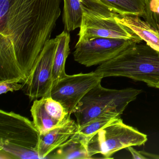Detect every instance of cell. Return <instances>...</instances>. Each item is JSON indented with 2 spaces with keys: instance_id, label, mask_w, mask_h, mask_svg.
<instances>
[{
  "instance_id": "cell-1",
  "label": "cell",
  "mask_w": 159,
  "mask_h": 159,
  "mask_svg": "<svg viewBox=\"0 0 159 159\" xmlns=\"http://www.w3.org/2000/svg\"><path fill=\"white\" fill-rule=\"evenodd\" d=\"M61 2L0 0V82L28 79L51 39L61 14Z\"/></svg>"
},
{
  "instance_id": "cell-2",
  "label": "cell",
  "mask_w": 159,
  "mask_h": 159,
  "mask_svg": "<svg viewBox=\"0 0 159 159\" xmlns=\"http://www.w3.org/2000/svg\"><path fill=\"white\" fill-rule=\"evenodd\" d=\"M94 71L103 78L126 77L155 88L159 82V52L146 43H134L99 65Z\"/></svg>"
},
{
  "instance_id": "cell-3",
  "label": "cell",
  "mask_w": 159,
  "mask_h": 159,
  "mask_svg": "<svg viewBox=\"0 0 159 159\" xmlns=\"http://www.w3.org/2000/svg\"><path fill=\"white\" fill-rule=\"evenodd\" d=\"M142 92L133 88L108 89L99 83L83 98L73 111L79 127L105 114L121 116Z\"/></svg>"
},
{
  "instance_id": "cell-4",
  "label": "cell",
  "mask_w": 159,
  "mask_h": 159,
  "mask_svg": "<svg viewBox=\"0 0 159 159\" xmlns=\"http://www.w3.org/2000/svg\"><path fill=\"white\" fill-rule=\"evenodd\" d=\"M39 136L33 121L13 111L1 110L0 150L12 159H32Z\"/></svg>"
},
{
  "instance_id": "cell-5",
  "label": "cell",
  "mask_w": 159,
  "mask_h": 159,
  "mask_svg": "<svg viewBox=\"0 0 159 159\" xmlns=\"http://www.w3.org/2000/svg\"><path fill=\"white\" fill-rule=\"evenodd\" d=\"M148 140L147 135L136 128L127 125L120 118L98 131L90 139L87 146L90 158L101 154L105 159L130 146H140Z\"/></svg>"
},
{
  "instance_id": "cell-6",
  "label": "cell",
  "mask_w": 159,
  "mask_h": 159,
  "mask_svg": "<svg viewBox=\"0 0 159 159\" xmlns=\"http://www.w3.org/2000/svg\"><path fill=\"white\" fill-rule=\"evenodd\" d=\"M143 41L138 39L97 38L78 41L73 52L75 61L85 66L100 65L124 50Z\"/></svg>"
},
{
  "instance_id": "cell-7",
  "label": "cell",
  "mask_w": 159,
  "mask_h": 159,
  "mask_svg": "<svg viewBox=\"0 0 159 159\" xmlns=\"http://www.w3.org/2000/svg\"><path fill=\"white\" fill-rule=\"evenodd\" d=\"M103 77L95 71L67 74L53 84L50 95L62 104L68 112L72 114L83 98L99 83Z\"/></svg>"
},
{
  "instance_id": "cell-8",
  "label": "cell",
  "mask_w": 159,
  "mask_h": 159,
  "mask_svg": "<svg viewBox=\"0 0 159 159\" xmlns=\"http://www.w3.org/2000/svg\"><path fill=\"white\" fill-rule=\"evenodd\" d=\"M56 46V39H51L46 43L29 77L23 84L25 94L30 101L50 95L53 85V65Z\"/></svg>"
},
{
  "instance_id": "cell-9",
  "label": "cell",
  "mask_w": 159,
  "mask_h": 159,
  "mask_svg": "<svg viewBox=\"0 0 159 159\" xmlns=\"http://www.w3.org/2000/svg\"><path fill=\"white\" fill-rule=\"evenodd\" d=\"M78 41L97 38L142 40L126 26L119 23L115 17H106L82 11V18L78 34Z\"/></svg>"
},
{
  "instance_id": "cell-10",
  "label": "cell",
  "mask_w": 159,
  "mask_h": 159,
  "mask_svg": "<svg viewBox=\"0 0 159 159\" xmlns=\"http://www.w3.org/2000/svg\"><path fill=\"white\" fill-rule=\"evenodd\" d=\"M32 121L40 134L58 127L70 120L62 104L46 96L34 100L30 109Z\"/></svg>"
},
{
  "instance_id": "cell-11",
  "label": "cell",
  "mask_w": 159,
  "mask_h": 159,
  "mask_svg": "<svg viewBox=\"0 0 159 159\" xmlns=\"http://www.w3.org/2000/svg\"><path fill=\"white\" fill-rule=\"evenodd\" d=\"M78 128L77 122L70 119L62 125L40 134L37 152L41 159H47L49 154L74 135Z\"/></svg>"
},
{
  "instance_id": "cell-12",
  "label": "cell",
  "mask_w": 159,
  "mask_h": 159,
  "mask_svg": "<svg viewBox=\"0 0 159 159\" xmlns=\"http://www.w3.org/2000/svg\"><path fill=\"white\" fill-rule=\"evenodd\" d=\"M115 19L129 28L150 47L159 52V30L136 16H117Z\"/></svg>"
},
{
  "instance_id": "cell-13",
  "label": "cell",
  "mask_w": 159,
  "mask_h": 159,
  "mask_svg": "<svg viewBox=\"0 0 159 159\" xmlns=\"http://www.w3.org/2000/svg\"><path fill=\"white\" fill-rule=\"evenodd\" d=\"M55 39L57 46L53 65V84L66 75L65 66L70 52L69 43L70 38L69 32L64 30Z\"/></svg>"
},
{
  "instance_id": "cell-14",
  "label": "cell",
  "mask_w": 159,
  "mask_h": 159,
  "mask_svg": "<svg viewBox=\"0 0 159 159\" xmlns=\"http://www.w3.org/2000/svg\"><path fill=\"white\" fill-rule=\"evenodd\" d=\"M47 159H91L87 147L74 134L61 147L49 154Z\"/></svg>"
},
{
  "instance_id": "cell-15",
  "label": "cell",
  "mask_w": 159,
  "mask_h": 159,
  "mask_svg": "<svg viewBox=\"0 0 159 159\" xmlns=\"http://www.w3.org/2000/svg\"><path fill=\"white\" fill-rule=\"evenodd\" d=\"M120 16H136L145 19V0H100Z\"/></svg>"
},
{
  "instance_id": "cell-16",
  "label": "cell",
  "mask_w": 159,
  "mask_h": 159,
  "mask_svg": "<svg viewBox=\"0 0 159 159\" xmlns=\"http://www.w3.org/2000/svg\"><path fill=\"white\" fill-rule=\"evenodd\" d=\"M120 118L121 116L113 114L102 115L79 127L75 134L87 147L90 139L98 131Z\"/></svg>"
},
{
  "instance_id": "cell-17",
  "label": "cell",
  "mask_w": 159,
  "mask_h": 159,
  "mask_svg": "<svg viewBox=\"0 0 159 159\" xmlns=\"http://www.w3.org/2000/svg\"><path fill=\"white\" fill-rule=\"evenodd\" d=\"M63 21L68 32L80 28L82 18L80 0H63Z\"/></svg>"
},
{
  "instance_id": "cell-18",
  "label": "cell",
  "mask_w": 159,
  "mask_h": 159,
  "mask_svg": "<svg viewBox=\"0 0 159 159\" xmlns=\"http://www.w3.org/2000/svg\"><path fill=\"white\" fill-rule=\"evenodd\" d=\"M145 21L159 30V0H145Z\"/></svg>"
},
{
  "instance_id": "cell-19",
  "label": "cell",
  "mask_w": 159,
  "mask_h": 159,
  "mask_svg": "<svg viewBox=\"0 0 159 159\" xmlns=\"http://www.w3.org/2000/svg\"><path fill=\"white\" fill-rule=\"evenodd\" d=\"M22 84L15 81L1 82H0V94H4L8 92L18 91L23 88Z\"/></svg>"
},
{
  "instance_id": "cell-20",
  "label": "cell",
  "mask_w": 159,
  "mask_h": 159,
  "mask_svg": "<svg viewBox=\"0 0 159 159\" xmlns=\"http://www.w3.org/2000/svg\"><path fill=\"white\" fill-rule=\"evenodd\" d=\"M126 149L130 152V153L132 154L133 159H147V158L143 155L140 151H138L135 149L133 148V146H130Z\"/></svg>"
},
{
  "instance_id": "cell-21",
  "label": "cell",
  "mask_w": 159,
  "mask_h": 159,
  "mask_svg": "<svg viewBox=\"0 0 159 159\" xmlns=\"http://www.w3.org/2000/svg\"><path fill=\"white\" fill-rule=\"evenodd\" d=\"M143 155H144L147 159H159V155L153 153H149L145 151H140Z\"/></svg>"
},
{
  "instance_id": "cell-22",
  "label": "cell",
  "mask_w": 159,
  "mask_h": 159,
  "mask_svg": "<svg viewBox=\"0 0 159 159\" xmlns=\"http://www.w3.org/2000/svg\"><path fill=\"white\" fill-rule=\"evenodd\" d=\"M156 88H158V89H159V82L156 84V87H155Z\"/></svg>"
}]
</instances>
